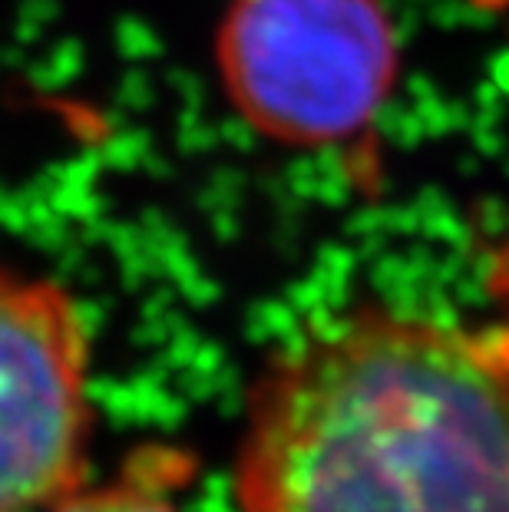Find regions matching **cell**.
<instances>
[{
	"instance_id": "obj_1",
	"label": "cell",
	"mask_w": 509,
	"mask_h": 512,
	"mask_svg": "<svg viewBox=\"0 0 509 512\" xmlns=\"http://www.w3.org/2000/svg\"><path fill=\"white\" fill-rule=\"evenodd\" d=\"M242 512H509V361L430 318L357 311L268 367Z\"/></svg>"
},
{
	"instance_id": "obj_2",
	"label": "cell",
	"mask_w": 509,
	"mask_h": 512,
	"mask_svg": "<svg viewBox=\"0 0 509 512\" xmlns=\"http://www.w3.org/2000/svg\"><path fill=\"white\" fill-rule=\"evenodd\" d=\"M215 63L235 110L288 146H328L381 113L397 34L381 0H232Z\"/></svg>"
},
{
	"instance_id": "obj_3",
	"label": "cell",
	"mask_w": 509,
	"mask_h": 512,
	"mask_svg": "<svg viewBox=\"0 0 509 512\" xmlns=\"http://www.w3.org/2000/svg\"><path fill=\"white\" fill-rule=\"evenodd\" d=\"M90 344L57 281L0 265V512H34L80 489Z\"/></svg>"
},
{
	"instance_id": "obj_4",
	"label": "cell",
	"mask_w": 509,
	"mask_h": 512,
	"mask_svg": "<svg viewBox=\"0 0 509 512\" xmlns=\"http://www.w3.org/2000/svg\"><path fill=\"white\" fill-rule=\"evenodd\" d=\"M50 512H179L169 503L166 493L153 486L123 483L100 486V489H73L60 503H53Z\"/></svg>"
}]
</instances>
